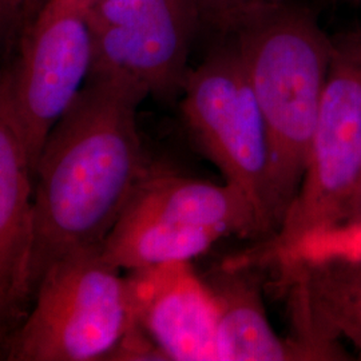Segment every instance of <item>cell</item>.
<instances>
[{
    "label": "cell",
    "instance_id": "1",
    "mask_svg": "<svg viewBox=\"0 0 361 361\" xmlns=\"http://www.w3.org/2000/svg\"><path fill=\"white\" fill-rule=\"evenodd\" d=\"M145 98L128 82L89 78L47 135L34 173L31 298L54 261L104 244L149 168L137 125Z\"/></svg>",
    "mask_w": 361,
    "mask_h": 361
},
{
    "label": "cell",
    "instance_id": "2",
    "mask_svg": "<svg viewBox=\"0 0 361 361\" xmlns=\"http://www.w3.org/2000/svg\"><path fill=\"white\" fill-rule=\"evenodd\" d=\"M225 35L243 59L268 131L273 207L280 228L308 166L332 37L310 8L289 0L241 15Z\"/></svg>",
    "mask_w": 361,
    "mask_h": 361
},
{
    "label": "cell",
    "instance_id": "3",
    "mask_svg": "<svg viewBox=\"0 0 361 361\" xmlns=\"http://www.w3.org/2000/svg\"><path fill=\"white\" fill-rule=\"evenodd\" d=\"M361 189V26L332 37L331 63L308 166L279 231L243 256L235 268L276 264L302 238L348 222Z\"/></svg>",
    "mask_w": 361,
    "mask_h": 361
},
{
    "label": "cell",
    "instance_id": "4",
    "mask_svg": "<svg viewBox=\"0 0 361 361\" xmlns=\"http://www.w3.org/2000/svg\"><path fill=\"white\" fill-rule=\"evenodd\" d=\"M102 245L54 261L32 295V308L7 338L6 360H110L134 325L128 279Z\"/></svg>",
    "mask_w": 361,
    "mask_h": 361
},
{
    "label": "cell",
    "instance_id": "5",
    "mask_svg": "<svg viewBox=\"0 0 361 361\" xmlns=\"http://www.w3.org/2000/svg\"><path fill=\"white\" fill-rule=\"evenodd\" d=\"M182 94V116L195 142L226 183L252 201L271 237L279 226L271 194V141L232 39L189 70Z\"/></svg>",
    "mask_w": 361,
    "mask_h": 361
},
{
    "label": "cell",
    "instance_id": "6",
    "mask_svg": "<svg viewBox=\"0 0 361 361\" xmlns=\"http://www.w3.org/2000/svg\"><path fill=\"white\" fill-rule=\"evenodd\" d=\"M85 16L92 44L89 78L119 79L161 99L182 92L202 25L198 0H99Z\"/></svg>",
    "mask_w": 361,
    "mask_h": 361
},
{
    "label": "cell",
    "instance_id": "7",
    "mask_svg": "<svg viewBox=\"0 0 361 361\" xmlns=\"http://www.w3.org/2000/svg\"><path fill=\"white\" fill-rule=\"evenodd\" d=\"M91 62L85 13L61 0H47L23 28L13 67L3 70L34 173L47 135L86 85Z\"/></svg>",
    "mask_w": 361,
    "mask_h": 361
},
{
    "label": "cell",
    "instance_id": "8",
    "mask_svg": "<svg viewBox=\"0 0 361 361\" xmlns=\"http://www.w3.org/2000/svg\"><path fill=\"white\" fill-rule=\"evenodd\" d=\"M134 324L164 360L217 361L219 304L190 261L129 271Z\"/></svg>",
    "mask_w": 361,
    "mask_h": 361
},
{
    "label": "cell",
    "instance_id": "9",
    "mask_svg": "<svg viewBox=\"0 0 361 361\" xmlns=\"http://www.w3.org/2000/svg\"><path fill=\"white\" fill-rule=\"evenodd\" d=\"M296 337L325 360H349L345 338L361 359V253H329L280 265Z\"/></svg>",
    "mask_w": 361,
    "mask_h": 361
},
{
    "label": "cell",
    "instance_id": "10",
    "mask_svg": "<svg viewBox=\"0 0 361 361\" xmlns=\"http://www.w3.org/2000/svg\"><path fill=\"white\" fill-rule=\"evenodd\" d=\"M116 222L162 231L207 229L222 237L268 235L257 209L238 188L150 166Z\"/></svg>",
    "mask_w": 361,
    "mask_h": 361
},
{
    "label": "cell",
    "instance_id": "11",
    "mask_svg": "<svg viewBox=\"0 0 361 361\" xmlns=\"http://www.w3.org/2000/svg\"><path fill=\"white\" fill-rule=\"evenodd\" d=\"M34 166L0 68V314L11 320L31 298Z\"/></svg>",
    "mask_w": 361,
    "mask_h": 361
},
{
    "label": "cell",
    "instance_id": "12",
    "mask_svg": "<svg viewBox=\"0 0 361 361\" xmlns=\"http://www.w3.org/2000/svg\"><path fill=\"white\" fill-rule=\"evenodd\" d=\"M244 271L224 265L209 283L219 304L217 361L324 360L296 336L284 338L274 332L257 286Z\"/></svg>",
    "mask_w": 361,
    "mask_h": 361
},
{
    "label": "cell",
    "instance_id": "13",
    "mask_svg": "<svg viewBox=\"0 0 361 361\" xmlns=\"http://www.w3.org/2000/svg\"><path fill=\"white\" fill-rule=\"evenodd\" d=\"M284 0H213L202 13V23L225 34L233 22L252 10L268 7Z\"/></svg>",
    "mask_w": 361,
    "mask_h": 361
},
{
    "label": "cell",
    "instance_id": "14",
    "mask_svg": "<svg viewBox=\"0 0 361 361\" xmlns=\"http://www.w3.org/2000/svg\"><path fill=\"white\" fill-rule=\"evenodd\" d=\"M26 0H0V52L26 26Z\"/></svg>",
    "mask_w": 361,
    "mask_h": 361
},
{
    "label": "cell",
    "instance_id": "15",
    "mask_svg": "<svg viewBox=\"0 0 361 361\" xmlns=\"http://www.w3.org/2000/svg\"><path fill=\"white\" fill-rule=\"evenodd\" d=\"M8 320L0 314V359H6V344L11 332H8Z\"/></svg>",
    "mask_w": 361,
    "mask_h": 361
},
{
    "label": "cell",
    "instance_id": "16",
    "mask_svg": "<svg viewBox=\"0 0 361 361\" xmlns=\"http://www.w3.org/2000/svg\"><path fill=\"white\" fill-rule=\"evenodd\" d=\"M356 224H361V189L359 194H357V197H356V200H355V202H353V205H352V209H350L348 222L344 226L356 225ZM344 226H341V228H344Z\"/></svg>",
    "mask_w": 361,
    "mask_h": 361
},
{
    "label": "cell",
    "instance_id": "17",
    "mask_svg": "<svg viewBox=\"0 0 361 361\" xmlns=\"http://www.w3.org/2000/svg\"><path fill=\"white\" fill-rule=\"evenodd\" d=\"M47 0H26V25Z\"/></svg>",
    "mask_w": 361,
    "mask_h": 361
},
{
    "label": "cell",
    "instance_id": "18",
    "mask_svg": "<svg viewBox=\"0 0 361 361\" xmlns=\"http://www.w3.org/2000/svg\"><path fill=\"white\" fill-rule=\"evenodd\" d=\"M61 1L67 3L70 6H74V7H77L78 10L83 11L85 13L95 3V0H61Z\"/></svg>",
    "mask_w": 361,
    "mask_h": 361
},
{
    "label": "cell",
    "instance_id": "19",
    "mask_svg": "<svg viewBox=\"0 0 361 361\" xmlns=\"http://www.w3.org/2000/svg\"><path fill=\"white\" fill-rule=\"evenodd\" d=\"M213 0H198V6H200V11H201V18H202V13L209 7V4L212 3Z\"/></svg>",
    "mask_w": 361,
    "mask_h": 361
},
{
    "label": "cell",
    "instance_id": "20",
    "mask_svg": "<svg viewBox=\"0 0 361 361\" xmlns=\"http://www.w3.org/2000/svg\"><path fill=\"white\" fill-rule=\"evenodd\" d=\"M334 1H343V3H352V4H361V0H334Z\"/></svg>",
    "mask_w": 361,
    "mask_h": 361
}]
</instances>
